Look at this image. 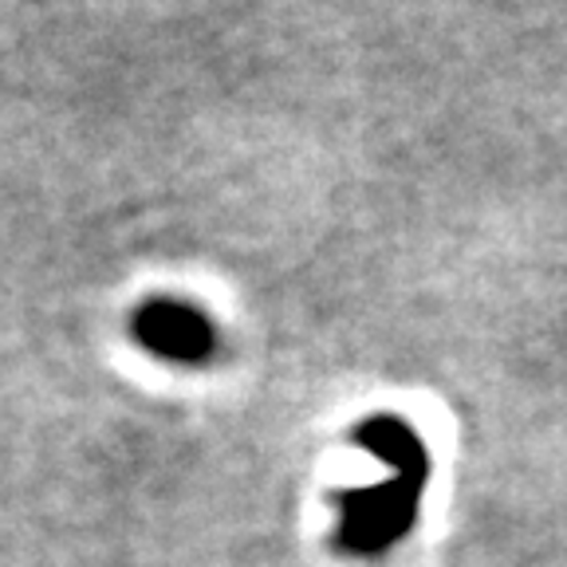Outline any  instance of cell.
I'll list each match as a JSON object with an SVG mask.
<instances>
[{
  "instance_id": "cell-1",
  "label": "cell",
  "mask_w": 567,
  "mask_h": 567,
  "mask_svg": "<svg viewBox=\"0 0 567 567\" xmlns=\"http://www.w3.org/2000/svg\"><path fill=\"white\" fill-rule=\"evenodd\" d=\"M138 336L151 351L166 354V359H197L209 347L205 319L182 303H151L138 316Z\"/></svg>"
}]
</instances>
